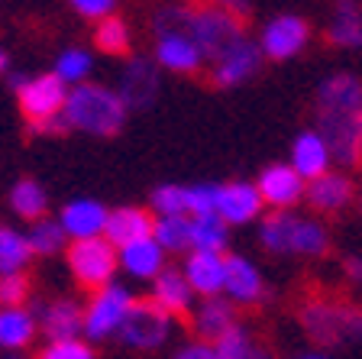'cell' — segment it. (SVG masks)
<instances>
[{
    "label": "cell",
    "mask_w": 362,
    "mask_h": 359,
    "mask_svg": "<svg viewBox=\"0 0 362 359\" xmlns=\"http://www.w3.org/2000/svg\"><path fill=\"white\" fill-rule=\"evenodd\" d=\"M39 334V321L30 307H0V350H26Z\"/></svg>",
    "instance_id": "cb8c5ba5"
},
{
    "label": "cell",
    "mask_w": 362,
    "mask_h": 359,
    "mask_svg": "<svg viewBox=\"0 0 362 359\" xmlns=\"http://www.w3.org/2000/svg\"><path fill=\"white\" fill-rule=\"evenodd\" d=\"M133 301H136L133 295L117 282L94 292L88 307H84V340L88 343H100V340L120 337L123 324H127L129 311H133Z\"/></svg>",
    "instance_id": "5b68a950"
},
{
    "label": "cell",
    "mask_w": 362,
    "mask_h": 359,
    "mask_svg": "<svg viewBox=\"0 0 362 359\" xmlns=\"http://www.w3.org/2000/svg\"><path fill=\"white\" fill-rule=\"evenodd\" d=\"M65 253H68L71 275H75V282L81 285V288L100 292V288L113 285V275H117V266H120V259H117V249H113L104 237L71 243Z\"/></svg>",
    "instance_id": "8992f818"
},
{
    "label": "cell",
    "mask_w": 362,
    "mask_h": 359,
    "mask_svg": "<svg viewBox=\"0 0 362 359\" xmlns=\"http://www.w3.org/2000/svg\"><path fill=\"white\" fill-rule=\"evenodd\" d=\"M71 10H75L81 20H107V16L117 13V4H110V0H75L71 4Z\"/></svg>",
    "instance_id": "60d3db41"
},
{
    "label": "cell",
    "mask_w": 362,
    "mask_h": 359,
    "mask_svg": "<svg viewBox=\"0 0 362 359\" xmlns=\"http://www.w3.org/2000/svg\"><path fill=\"white\" fill-rule=\"evenodd\" d=\"M30 130L33 133H39V136H62V133H68V120H65V113H55V117H49V120H39V123H30Z\"/></svg>",
    "instance_id": "b9f144b4"
},
{
    "label": "cell",
    "mask_w": 362,
    "mask_h": 359,
    "mask_svg": "<svg viewBox=\"0 0 362 359\" xmlns=\"http://www.w3.org/2000/svg\"><path fill=\"white\" fill-rule=\"evenodd\" d=\"M156 65L165 68V72H175V75H191L204 65V55L185 36V30H165L156 33Z\"/></svg>",
    "instance_id": "9a60e30c"
},
{
    "label": "cell",
    "mask_w": 362,
    "mask_h": 359,
    "mask_svg": "<svg viewBox=\"0 0 362 359\" xmlns=\"http://www.w3.org/2000/svg\"><path fill=\"white\" fill-rule=\"evenodd\" d=\"M117 259L120 266L129 272L133 278H156L158 272L165 269V253L158 249L156 239H139V243H129V246L117 249Z\"/></svg>",
    "instance_id": "d4e9b609"
},
{
    "label": "cell",
    "mask_w": 362,
    "mask_h": 359,
    "mask_svg": "<svg viewBox=\"0 0 362 359\" xmlns=\"http://www.w3.org/2000/svg\"><path fill=\"white\" fill-rule=\"evenodd\" d=\"M90 68H94V59H90L88 49L71 45V49H65V52L55 59V72H52V75L59 78L65 88H68V84H71V88H78V84H88Z\"/></svg>",
    "instance_id": "1f68e13d"
},
{
    "label": "cell",
    "mask_w": 362,
    "mask_h": 359,
    "mask_svg": "<svg viewBox=\"0 0 362 359\" xmlns=\"http://www.w3.org/2000/svg\"><path fill=\"white\" fill-rule=\"evenodd\" d=\"M181 30L197 45V52L211 62H217L236 39L246 36L243 33V20H236L233 13H226L220 4H214V7H185Z\"/></svg>",
    "instance_id": "277c9868"
},
{
    "label": "cell",
    "mask_w": 362,
    "mask_h": 359,
    "mask_svg": "<svg viewBox=\"0 0 362 359\" xmlns=\"http://www.w3.org/2000/svg\"><path fill=\"white\" fill-rule=\"evenodd\" d=\"M314 133L339 165H362V81L349 72L327 75L317 88Z\"/></svg>",
    "instance_id": "6da1fadb"
},
{
    "label": "cell",
    "mask_w": 362,
    "mask_h": 359,
    "mask_svg": "<svg viewBox=\"0 0 362 359\" xmlns=\"http://www.w3.org/2000/svg\"><path fill=\"white\" fill-rule=\"evenodd\" d=\"M343 272H346V278L353 285H362V256H346V262H343Z\"/></svg>",
    "instance_id": "ee69618b"
},
{
    "label": "cell",
    "mask_w": 362,
    "mask_h": 359,
    "mask_svg": "<svg viewBox=\"0 0 362 359\" xmlns=\"http://www.w3.org/2000/svg\"><path fill=\"white\" fill-rule=\"evenodd\" d=\"M26 298H30V278L26 275L0 278V307H23Z\"/></svg>",
    "instance_id": "ab89813d"
},
{
    "label": "cell",
    "mask_w": 362,
    "mask_h": 359,
    "mask_svg": "<svg viewBox=\"0 0 362 359\" xmlns=\"http://www.w3.org/2000/svg\"><path fill=\"white\" fill-rule=\"evenodd\" d=\"M304 334L317 346H339V343H362V307L333 298H308L298 311Z\"/></svg>",
    "instance_id": "3957f363"
},
{
    "label": "cell",
    "mask_w": 362,
    "mask_h": 359,
    "mask_svg": "<svg viewBox=\"0 0 362 359\" xmlns=\"http://www.w3.org/2000/svg\"><path fill=\"white\" fill-rule=\"evenodd\" d=\"M117 94L127 104V110H149L158 98V65L146 55H133L123 65L120 81H117Z\"/></svg>",
    "instance_id": "30bf717a"
},
{
    "label": "cell",
    "mask_w": 362,
    "mask_h": 359,
    "mask_svg": "<svg viewBox=\"0 0 362 359\" xmlns=\"http://www.w3.org/2000/svg\"><path fill=\"white\" fill-rule=\"evenodd\" d=\"M94 45L107 55H127L129 45H133V33H129L127 20H120L117 13L100 20L98 30H94Z\"/></svg>",
    "instance_id": "d6a6232c"
},
{
    "label": "cell",
    "mask_w": 362,
    "mask_h": 359,
    "mask_svg": "<svg viewBox=\"0 0 362 359\" xmlns=\"http://www.w3.org/2000/svg\"><path fill=\"white\" fill-rule=\"evenodd\" d=\"M30 311L36 314L39 330L49 337V343L52 340H81L84 307L75 298H59V301H49V304H36Z\"/></svg>",
    "instance_id": "4fadbf2b"
},
{
    "label": "cell",
    "mask_w": 362,
    "mask_h": 359,
    "mask_svg": "<svg viewBox=\"0 0 362 359\" xmlns=\"http://www.w3.org/2000/svg\"><path fill=\"white\" fill-rule=\"evenodd\" d=\"M152 227H156V217L143 207H117L110 210L107 217V230L104 239L110 243L113 249H123L129 243H139V239L152 237Z\"/></svg>",
    "instance_id": "ac0fdd59"
},
{
    "label": "cell",
    "mask_w": 362,
    "mask_h": 359,
    "mask_svg": "<svg viewBox=\"0 0 362 359\" xmlns=\"http://www.w3.org/2000/svg\"><path fill=\"white\" fill-rule=\"evenodd\" d=\"M152 239L162 253H185L191 249V217H156Z\"/></svg>",
    "instance_id": "4dcf8cb0"
},
{
    "label": "cell",
    "mask_w": 362,
    "mask_h": 359,
    "mask_svg": "<svg viewBox=\"0 0 362 359\" xmlns=\"http://www.w3.org/2000/svg\"><path fill=\"white\" fill-rule=\"evenodd\" d=\"M236 304L226 301L223 295L217 298H204L201 307L194 311V334L201 337V343H217L230 327H236Z\"/></svg>",
    "instance_id": "603a6c76"
},
{
    "label": "cell",
    "mask_w": 362,
    "mask_h": 359,
    "mask_svg": "<svg viewBox=\"0 0 362 359\" xmlns=\"http://www.w3.org/2000/svg\"><path fill=\"white\" fill-rule=\"evenodd\" d=\"M13 91H16V101H20V110L23 117L30 123H39V120H49L55 113L65 110V98H68V88L52 75H36V78H23L13 75Z\"/></svg>",
    "instance_id": "52a82bcc"
},
{
    "label": "cell",
    "mask_w": 362,
    "mask_h": 359,
    "mask_svg": "<svg viewBox=\"0 0 362 359\" xmlns=\"http://www.w3.org/2000/svg\"><path fill=\"white\" fill-rule=\"evenodd\" d=\"M107 217H110V210L100 201H94V198H75V201H68L65 207H62L59 227L65 230V237L71 239V243H81V239L104 237Z\"/></svg>",
    "instance_id": "5bb4252c"
},
{
    "label": "cell",
    "mask_w": 362,
    "mask_h": 359,
    "mask_svg": "<svg viewBox=\"0 0 362 359\" xmlns=\"http://www.w3.org/2000/svg\"><path fill=\"white\" fill-rule=\"evenodd\" d=\"M308 39H310V26L304 16L279 13L262 26V36H259L256 42H259L265 59L285 62V59H294V55L301 52L304 45H308Z\"/></svg>",
    "instance_id": "9c48e42d"
},
{
    "label": "cell",
    "mask_w": 362,
    "mask_h": 359,
    "mask_svg": "<svg viewBox=\"0 0 362 359\" xmlns=\"http://www.w3.org/2000/svg\"><path fill=\"white\" fill-rule=\"evenodd\" d=\"M220 185H191L188 188V217H217Z\"/></svg>",
    "instance_id": "f35d334b"
},
{
    "label": "cell",
    "mask_w": 362,
    "mask_h": 359,
    "mask_svg": "<svg viewBox=\"0 0 362 359\" xmlns=\"http://www.w3.org/2000/svg\"><path fill=\"white\" fill-rule=\"evenodd\" d=\"M288 227H291V210H275L259 224V243L269 253L285 256L288 253Z\"/></svg>",
    "instance_id": "e575fe53"
},
{
    "label": "cell",
    "mask_w": 362,
    "mask_h": 359,
    "mask_svg": "<svg viewBox=\"0 0 362 359\" xmlns=\"http://www.w3.org/2000/svg\"><path fill=\"white\" fill-rule=\"evenodd\" d=\"M304 188H308V181L288 162H275L269 169H262V175L256 181L262 204H272L275 210H291L298 201H304Z\"/></svg>",
    "instance_id": "8fae6325"
},
{
    "label": "cell",
    "mask_w": 362,
    "mask_h": 359,
    "mask_svg": "<svg viewBox=\"0 0 362 359\" xmlns=\"http://www.w3.org/2000/svg\"><path fill=\"white\" fill-rule=\"evenodd\" d=\"M181 275L188 278L194 295H201V298H217V295H223V282H226V256L188 253Z\"/></svg>",
    "instance_id": "e0dca14e"
},
{
    "label": "cell",
    "mask_w": 362,
    "mask_h": 359,
    "mask_svg": "<svg viewBox=\"0 0 362 359\" xmlns=\"http://www.w3.org/2000/svg\"><path fill=\"white\" fill-rule=\"evenodd\" d=\"M36 359H98L88 340H52L36 353Z\"/></svg>",
    "instance_id": "74e56055"
},
{
    "label": "cell",
    "mask_w": 362,
    "mask_h": 359,
    "mask_svg": "<svg viewBox=\"0 0 362 359\" xmlns=\"http://www.w3.org/2000/svg\"><path fill=\"white\" fill-rule=\"evenodd\" d=\"M330 246V233L320 220L314 217H298L291 214V227H288V253L291 256H324Z\"/></svg>",
    "instance_id": "484cf974"
},
{
    "label": "cell",
    "mask_w": 362,
    "mask_h": 359,
    "mask_svg": "<svg viewBox=\"0 0 362 359\" xmlns=\"http://www.w3.org/2000/svg\"><path fill=\"white\" fill-rule=\"evenodd\" d=\"M175 359H217L214 356V346L211 343H188V346H181L178 353H175Z\"/></svg>",
    "instance_id": "7bdbcfd3"
},
{
    "label": "cell",
    "mask_w": 362,
    "mask_h": 359,
    "mask_svg": "<svg viewBox=\"0 0 362 359\" xmlns=\"http://www.w3.org/2000/svg\"><path fill=\"white\" fill-rule=\"evenodd\" d=\"M226 224L220 217H191V253H220L226 249Z\"/></svg>",
    "instance_id": "f546056e"
},
{
    "label": "cell",
    "mask_w": 362,
    "mask_h": 359,
    "mask_svg": "<svg viewBox=\"0 0 362 359\" xmlns=\"http://www.w3.org/2000/svg\"><path fill=\"white\" fill-rule=\"evenodd\" d=\"M330 149H327V142L320 139V136L314 133V130H304L298 139H294L291 146V169L298 175H301L304 181H314L320 178V175L330 172Z\"/></svg>",
    "instance_id": "7402d4cb"
},
{
    "label": "cell",
    "mask_w": 362,
    "mask_h": 359,
    "mask_svg": "<svg viewBox=\"0 0 362 359\" xmlns=\"http://www.w3.org/2000/svg\"><path fill=\"white\" fill-rule=\"evenodd\" d=\"M262 68V49H259L256 39H236L217 62H214V81L220 88H236V84L249 81Z\"/></svg>",
    "instance_id": "7c38bea8"
},
{
    "label": "cell",
    "mask_w": 362,
    "mask_h": 359,
    "mask_svg": "<svg viewBox=\"0 0 362 359\" xmlns=\"http://www.w3.org/2000/svg\"><path fill=\"white\" fill-rule=\"evenodd\" d=\"M304 201L314 210H320V214H339V210L353 201V181L343 172H327L320 178L308 181Z\"/></svg>",
    "instance_id": "d6986e66"
},
{
    "label": "cell",
    "mask_w": 362,
    "mask_h": 359,
    "mask_svg": "<svg viewBox=\"0 0 362 359\" xmlns=\"http://www.w3.org/2000/svg\"><path fill=\"white\" fill-rule=\"evenodd\" d=\"M65 120L71 130H81L90 136H113L127 123L129 110L120 101V94L107 84H78L65 98Z\"/></svg>",
    "instance_id": "7a4b0ae2"
},
{
    "label": "cell",
    "mask_w": 362,
    "mask_h": 359,
    "mask_svg": "<svg viewBox=\"0 0 362 359\" xmlns=\"http://www.w3.org/2000/svg\"><path fill=\"white\" fill-rule=\"evenodd\" d=\"M152 301H156L168 317H185L194 304V292H191L188 278L181 275V269H162L152 278Z\"/></svg>",
    "instance_id": "ffe728a7"
},
{
    "label": "cell",
    "mask_w": 362,
    "mask_h": 359,
    "mask_svg": "<svg viewBox=\"0 0 362 359\" xmlns=\"http://www.w3.org/2000/svg\"><path fill=\"white\" fill-rule=\"evenodd\" d=\"M7 359H20V356H7Z\"/></svg>",
    "instance_id": "c3c4849f"
},
{
    "label": "cell",
    "mask_w": 362,
    "mask_h": 359,
    "mask_svg": "<svg viewBox=\"0 0 362 359\" xmlns=\"http://www.w3.org/2000/svg\"><path fill=\"white\" fill-rule=\"evenodd\" d=\"M26 243H30V253L33 256H55V253H65V230L59 227V220H36V224L30 227V233H26Z\"/></svg>",
    "instance_id": "836d02e7"
},
{
    "label": "cell",
    "mask_w": 362,
    "mask_h": 359,
    "mask_svg": "<svg viewBox=\"0 0 362 359\" xmlns=\"http://www.w3.org/2000/svg\"><path fill=\"white\" fill-rule=\"evenodd\" d=\"M7 68H10V55L4 52V45H0V75H7Z\"/></svg>",
    "instance_id": "bcb514c9"
},
{
    "label": "cell",
    "mask_w": 362,
    "mask_h": 359,
    "mask_svg": "<svg viewBox=\"0 0 362 359\" xmlns=\"http://www.w3.org/2000/svg\"><path fill=\"white\" fill-rule=\"evenodd\" d=\"M259 210H262V198H259L256 185H249V181H230V185H220L217 191V217L223 220L226 227L236 224H249V220L259 217Z\"/></svg>",
    "instance_id": "2e32d148"
},
{
    "label": "cell",
    "mask_w": 362,
    "mask_h": 359,
    "mask_svg": "<svg viewBox=\"0 0 362 359\" xmlns=\"http://www.w3.org/2000/svg\"><path fill=\"white\" fill-rule=\"evenodd\" d=\"M30 243L20 230L13 227H0V278L23 275V269L30 266Z\"/></svg>",
    "instance_id": "f1b7e54d"
},
{
    "label": "cell",
    "mask_w": 362,
    "mask_h": 359,
    "mask_svg": "<svg viewBox=\"0 0 362 359\" xmlns=\"http://www.w3.org/2000/svg\"><path fill=\"white\" fill-rule=\"evenodd\" d=\"M327 39L343 49H362V7L359 4H337V13L330 20Z\"/></svg>",
    "instance_id": "4316f807"
},
{
    "label": "cell",
    "mask_w": 362,
    "mask_h": 359,
    "mask_svg": "<svg viewBox=\"0 0 362 359\" xmlns=\"http://www.w3.org/2000/svg\"><path fill=\"white\" fill-rule=\"evenodd\" d=\"M175 327V317H168L162 307L156 304L152 298H136L133 301V311H129L127 324L120 330V340L133 350H158V346L168 340Z\"/></svg>",
    "instance_id": "ba28073f"
},
{
    "label": "cell",
    "mask_w": 362,
    "mask_h": 359,
    "mask_svg": "<svg viewBox=\"0 0 362 359\" xmlns=\"http://www.w3.org/2000/svg\"><path fill=\"white\" fill-rule=\"evenodd\" d=\"M223 292H226V301H233V304H256V301H262V295H265L262 275H259L256 266L249 259H243V256H236V253L226 256Z\"/></svg>",
    "instance_id": "44dd1931"
},
{
    "label": "cell",
    "mask_w": 362,
    "mask_h": 359,
    "mask_svg": "<svg viewBox=\"0 0 362 359\" xmlns=\"http://www.w3.org/2000/svg\"><path fill=\"white\" fill-rule=\"evenodd\" d=\"M359 204H362V201H359Z\"/></svg>",
    "instance_id": "681fc988"
},
{
    "label": "cell",
    "mask_w": 362,
    "mask_h": 359,
    "mask_svg": "<svg viewBox=\"0 0 362 359\" xmlns=\"http://www.w3.org/2000/svg\"><path fill=\"white\" fill-rule=\"evenodd\" d=\"M152 210H156L158 217H188V188L158 185L152 191Z\"/></svg>",
    "instance_id": "d590c367"
},
{
    "label": "cell",
    "mask_w": 362,
    "mask_h": 359,
    "mask_svg": "<svg viewBox=\"0 0 362 359\" xmlns=\"http://www.w3.org/2000/svg\"><path fill=\"white\" fill-rule=\"evenodd\" d=\"M211 346H214V356L217 359H249V353H252L256 343L249 337V330L243 327V324H236V327H230L223 337Z\"/></svg>",
    "instance_id": "8d00e7d4"
},
{
    "label": "cell",
    "mask_w": 362,
    "mask_h": 359,
    "mask_svg": "<svg viewBox=\"0 0 362 359\" xmlns=\"http://www.w3.org/2000/svg\"><path fill=\"white\" fill-rule=\"evenodd\" d=\"M10 207H13L16 217L36 224V220L45 217V210H49V195H45V188L39 181L20 178L10 188Z\"/></svg>",
    "instance_id": "83f0119b"
},
{
    "label": "cell",
    "mask_w": 362,
    "mask_h": 359,
    "mask_svg": "<svg viewBox=\"0 0 362 359\" xmlns=\"http://www.w3.org/2000/svg\"><path fill=\"white\" fill-rule=\"evenodd\" d=\"M298 359H330V356H324V353H304V356H298Z\"/></svg>",
    "instance_id": "7dc6e473"
},
{
    "label": "cell",
    "mask_w": 362,
    "mask_h": 359,
    "mask_svg": "<svg viewBox=\"0 0 362 359\" xmlns=\"http://www.w3.org/2000/svg\"><path fill=\"white\" fill-rule=\"evenodd\" d=\"M249 359H275V356H272V353L269 350H265V346H252V353H249Z\"/></svg>",
    "instance_id": "f6af8a7d"
}]
</instances>
